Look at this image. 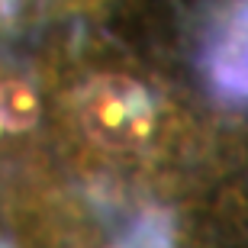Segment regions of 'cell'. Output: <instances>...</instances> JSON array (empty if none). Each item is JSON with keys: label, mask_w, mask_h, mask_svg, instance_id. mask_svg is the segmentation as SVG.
I'll return each instance as SVG.
<instances>
[{"label": "cell", "mask_w": 248, "mask_h": 248, "mask_svg": "<svg viewBox=\"0 0 248 248\" xmlns=\"http://www.w3.org/2000/svg\"><path fill=\"white\" fill-rule=\"evenodd\" d=\"M36 120H39L36 91L23 81L0 84V126L10 132H23V129L36 126Z\"/></svg>", "instance_id": "cell-2"}, {"label": "cell", "mask_w": 248, "mask_h": 248, "mask_svg": "<svg viewBox=\"0 0 248 248\" xmlns=\"http://www.w3.org/2000/svg\"><path fill=\"white\" fill-rule=\"evenodd\" d=\"M110 248H120V245H110Z\"/></svg>", "instance_id": "cell-3"}, {"label": "cell", "mask_w": 248, "mask_h": 248, "mask_svg": "<svg viewBox=\"0 0 248 248\" xmlns=\"http://www.w3.org/2000/svg\"><path fill=\"white\" fill-rule=\"evenodd\" d=\"M84 132L100 148L136 152L148 142L155 129V107L139 81L123 74L93 78L81 93Z\"/></svg>", "instance_id": "cell-1"}, {"label": "cell", "mask_w": 248, "mask_h": 248, "mask_svg": "<svg viewBox=\"0 0 248 248\" xmlns=\"http://www.w3.org/2000/svg\"><path fill=\"white\" fill-rule=\"evenodd\" d=\"M0 129H3V126H0Z\"/></svg>", "instance_id": "cell-4"}]
</instances>
